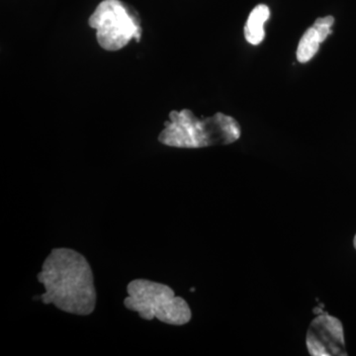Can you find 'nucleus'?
<instances>
[{
	"label": "nucleus",
	"mask_w": 356,
	"mask_h": 356,
	"mask_svg": "<svg viewBox=\"0 0 356 356\" xmlns=\"http://www.w3.org/2000/svg\"><path fill=\"white\" fill-rule=\"evenodd\" d=\"M241 134V126L228 115L216 113L209 118L199 119L191 110L184 109L170 112L159 142L180 149H200L232 144L240 139Z\"/></svg>",
	"instance_id": "obj_2"
},
{
	"label": "nucleus",
	"mask_w": 356,
	"mask_h": 356,
	"mask_svg": "<svg viewBox=\"0 0 356 356\" xmlns=\"http://www.w3.org/2000/svg\"><path fill=\"white\" fill-rule=\"evenodd\" d=\"M306 344L312 356L348 355L343 324L329 314H322L312 321Z\"/></svg>",
	"instance_id": "obj_5"
},
{
	"label": "nucleus",
	"mask_w": 356,
	"mask_h": 356,
	"mask_svg": "<svg viewBox=\"0 0 356 356\" xmlns=\"http://www.w3.org/2000/svg\"><path fill=\"white\" fill-rule=\"evenodd\" d=\"M334 18L332 16H325V17L318 18L313 24L321 41L324 42L330 35L332 34V26L334 25Z\"/></svg>",
	"instance_id": "obj_8"
},
{
	"label": "nucleus",
	"mask_w": 356,
	"mask_h": 356,
	"mask_svg": "<svg viewBox=\"0 0 356 356\" xmlns=\"http://www.w3.org/2000/svg\"><path fill=\"white\" fill-rule=\"evenodd\" d=\"M270 16V10L266 4H259L255 6L248 16L245 26V37L248 43L254 44H261L266 37L264 24Z\"/></svg>",
	"instance_id": "obj_6"
},
{
	"label": "nucleus",
	"mask_w": 356,
	"mask_h": 356,
	"mask_svg": "<svg viewBox=\"0 0 356 356\" xmlns=\"http://www.w3.org/2000/svg\"><path fill=\"white\" fill-rule=\"evenodd\" d=\"M353 245H355V250H356V235L355 236V241H353Z\"/></svg>",
	"instance_id": "obj_9"
},
{
	"label": "nucleus",
	"mask_w": 356,
	"mask_h": 356,
	"mask_svg": "<svg viewBox=\"0 0 356 356\" xmlns=\"http://www.w3.org/2000/svg\"><path fill=\"white\" fill-rule=\"evenodd\" d=\"M322 43L323 42L321 41L317 31L312 26L304 33L303 36L300 40L298 48H297V60H298V62L301 64H305V63L311 60L318 53L320 44Z\"/></svg>",
	"instance_id": "obj_7"
},
{
	"label": "nucleus",
	"mask_w": 356,
	"mask_h": 356,
	"mask_svg": "<svg viewBox=\"0 0 356 356\" xmlns=\"http://www.w3.org/2000/svg\"><path fill=\"white\" fill-rule=\"evenodd\" d=\"M127 293L124 306L128 310L137 312L144 320L156 318L172 325H184L191 322V307L184 298L175 296L172 288L168 285L147 280H135L129 283Z\"/></svg>",
	"instance_id": "obj_3"
},
{
	"label": "nucleus",
	"mask_w": 356,
	"mask_h": 356,
	"mask_svg": "<svg viewBox=\"0 0 356 356\" xmlns=\"http://www.w3.org/2000/svg\"><path fill=\"white\" fill-rule=\"evenodd\" d=\"M37 280L46 292L37 297L44 305L76 316H88L95 310L97 294L92 269L86 257L72 248L51 250L44 259Z\"/></svg>",
	"instance_id": "obj_1"
},
{
	"label": "nucleus",
	"mask_w": 356,
	"mask_h": 356,
	"mask_svg": "<svg viewBox=\"0 0 356 356\" xmlns=\"http://www.w3.org/2000/svg\"><path fill=\"white\" fill-rule=\"evenodd\" d=\"M96 30V39L102 49L119 51L133 39L140 41L142 27L130 8L120 0H103L88 20Z\"/></svg>",
	"instance_id": "obj_4"
}]
</instances>
